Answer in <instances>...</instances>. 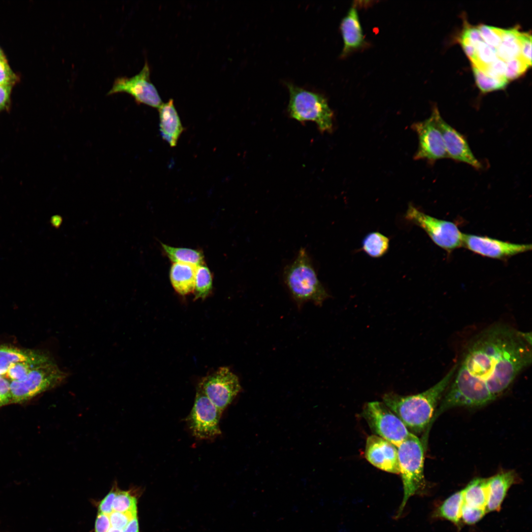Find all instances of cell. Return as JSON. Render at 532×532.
I'll use <instances>...</instances> for the list:
<instances>
[{
	"instance_id": "cell-1",
	"label": "cell",
	"mask_w": 532,
	"mask_h": 532,
	"mask_svg": "<svg viewBox=\"0 0 532 532\" xmlns=\"http://www.w3.org/2000/svg\"><path fill=\"white\" fill-rule=\"evenodd\" d=\"M532 351L531 332L503 325L480 332L466 347L434 417L453 407L495 399L531 364Z\"/></svg>"
},
{
	"instance_id": "cell-2",
	"label": "cell",
	"mask_w": 532,
	"mask_h": 532,
	"mask_svg": "<svg viewBox=\"0 0 532 532\" xmlns=\"http://www.w3.org/2000/svg\"><path fill=\"white\" fill-rule=\"evenodd\" d=\"M457 367L455 364L439 381L421 393L401 396L390 392L383 395V402L407 429L421 432L429 426L437 403L449 387Z\"/></svg>"
},
{
	"instance_id": "cell-3",
	"label": "cell",
	"mask_w": 532,
	"mask_h": 532,
	"mask_svg": "<svg viewBox=\"0 0 532 532\" xmlns=\"http://www.w3.org/2000/svg\"><path fill=\"white\" fill-rule=\"evenodd\" d=\"M283 280L299 306L307 301L321 305L329 295L318 278L305 249L301 248L294 261L283 270Z\"/></svg>"
},
{
	"instance_id": "cell-4",
	"label": "cell",
	"mask_w": 532,
	"mask_h": 532,
	"mask_svg": "<svg viewBox=\"0 0 532 532\" xmlns=\"http://www.w3.org/2000/svg\"><path fill=\"white\" fill-rule=\"evenodd\" d=\"M398 453L403 488V497L396 515L399 518L408 499L418 494L426 486L424 475V449L419 438L411 433L398 447Z\"/></svg>"
},
{
	"instance_id": "cell-5",
	"label": "cell",
	"mask_w": 532,
	"mask_h": 532,
	"mask_svg": "<svg viewBox=\"0 0 532 532\" xmlns=\"http://www.w3.org/2000/svg\"><path fill=\"white\" fill-rule=\"evenodd\" d=\"M287 87L290 94L288 110L291 117L299 122H314L321 132H331L333 114L326 98L291 83H288Z\"/></svg>"
},
{
	"instance_id": "cell-6",
	"label": "cell",
	"mask_w": 532,
	"mask_h": 532,
	"mask_svg": "<svg viewBox=\"0 0 532 532\" xmlns=\"http://www.w3.org/2000/svg\"><path fill=\"white\" fill-rule=\"evenodd\" d=\"M404 217L407 221L422 228L436 245L448 252L463 245L464 233L452 222L425 214L411 203Z\"/></svg>"
},
{
	"instance_id": "cell-7",
	"label": "cell",
	"mask_w": 532,
	"mask_h": 532,
	"mask_svg": "<svg viewBox=\"0 0 532 532\" xmlns=\"http://www.w3.org/2000/svg\"><path fill=\"white\" fill-rule=\"evenodd\" d=\"M362 415L371 430L398 447L411 434L399 418L383 402L366 403Z\"/></svg>"
},
{
	"instance_id": "cell-8",
	"label": "cell",
	"mask_w": 532,
	"mask_h": 532,
	"mask_svg": "<svg viewBox=\"0 0 532 532\" xmlns=\"http://www.w3.org/2000/svg\"><path fill=\"white\" fill-rule=\"evenodd\" d=\"M67 376L53 361L38 366L32 370L24 380L11 382L12 401L27 400L61 384Z\"/></svg>"
},
{
	"instance_id": "cell-9",
	"label": "cell",
	"mask_w": 532,
	"mask_h": 532,
	"mask_svg": "<svg viewBox=\"0 0 532 532\" xmlns=\"http://www.w3.org/2000/svg\"><path fill=\"white\" fill-rule=\"evenodd\" d=\"M222 413L198 386L194 405L186 422L197 439H213L221 434L219 422Z\"/></svg>"
},
{
	"instance_id": "cell-10",
	"label": "cell",
	"mask_w": 532,
	"mask_h": 532,
	"mask_svg": "<svg viewBox=\"0 0 532 532\" xmlns=\"http://www.w3.org/2000/svg\"><path fill=\"white\" fill-rule=\"evenodd\" d=\"M198 386L222 412L232 402L241 390L237 376L227 367L203 378Z\"/></svg>"
},
{
	"instance_id": "cell-11",
	"label": "cell",
	"mask_w": 532,
	"mask_h": 532,
	"mask_svg": "<svg viewBox=\"0 0 532 532\" xmlns=\"http://www.w3.org/2000/svg\"><path fill=\"white\" fill-rule=\"evenodd\" d=\"M150 67L146 61L138 74L131 77L121 76L116 78L107 95L126 93L138 103L159 108L162 101L156 88L150 81Z\"/></svg>"
},
{
	"instance_id": "cell-12",
	"label": "cell",
	"mask_w": 532,
	"mask_h": 532,
	"mask_svg": "<svg viewBox=\"0 0 532 532\" xmlns=\"http://www.w3.org/2000/svg\"><path fill=\"white\" fill-rule=\"evenodd\" d=\"M411 128L417 134L418 147L414 158L431 163L448 158L441 131L437 125L433 109L428 119L414 123Z\"/></svg>"
},
{
	"instance_id": "cell-13",
	"label": "cell",
	"mask_w": 532,
	"mask_h": 532,
	"mask_svg": "<svg viewBox=\"0 0 532 532\" xmlns=\"http://www.w3.org/2000/svg\"><path fill=\"white\" fill-rule=\"evenodd\" d=\"M463 245L481 256L504 259L531 250V244H516L485 236L463 234Z\"/></svg>"
},
{
	"instance_id": "cell-14",
	"label": "cell",
	"mask_w": 532,
	"mask_h": 532,
	"mask_svg": "<svg viewBox=\"0 0 532 532\" xmlns=\"http://www.w3.org/2000/svg\"><path fill=\"white\" fill-rule=\"evenodd\" d=\"M433 109L443 136L448 158L466 164L477 169L482 168L481 163L472 153L465 137L442 118L436 107Z\"/></svg>"
},
{
	"instance_id": "cell-15",
	"label": "cell",
	"mask_w": 532,
	"mask_h": 532,
	"mask_svg": "<svg viewBox=\"0 0 532 532\" xmlns=\"http://www.w3.org/2000/svg\"><path fill=\"white\" fill-rule=\"evenodd\" d=\"M365 457L372 465L387 472L399 474L397 447L376 435L366 441Z\"/></svg>"
},
{
	"instance_id": "cell-16",
	"label": "cell",
	"mask_w": 532,
	"mask_h": 532,
	"mask_svg": "<svg viewBox=\"0 0 532 532\" xmlns=\"http://www.w3.org/2000/svg\"><path fill=\"white\" fill-rule=\"evenodd\" d=\"M340 30L343 42L341 53L342 57L362 48L366 45V42L359 14L355 6L350 8L343 17L340 23Z\"/></svg>"
},
{
	"instance_id": "cell-17",
	"label": "cell",
	"mask_w": 532,
	"mask_h": 532,
	"mask_svg": "<svg viewBox=\"0 0 532 532\" xmlns=\"http://www.w3.org/2000/svg\"><path fill=\"white\" fill-rule=\"evenodd\" d=\"M158 108L161 135L170 146H175L183 128L173 100H169L166 102L162 103Z\"/></svg>"
},
{
	"instance_id": "cell-18",
	"label": "cell",
	"mask_w": 532,
	"mask_h": 532,
	"mask_svg": "<svg viewBox=\"0 0 532 532\" xmlns=\"http://www.w3.org/2000/svg\"><path fill=\"white\" fill-rule=\"evenodd\" d=\"M516 481V475L512 470L499 473L488 478L487 512L500 510L507 491Z\"/></svg>"
},
{
	"instance_id": "cell-19",
	"label": "cell",
	"mask_w": 532,
	"mask_h": 532,
	"mask_svg": "<svg viewBox=\"0 0 532 532\" xmlns=\"http://www.w3.org/2000/svg\"><path fill=\"white\" fill-rule=\"evenodd\" d=\"M51 361L48 355L40 352L0 347V376L5 375L9 367L15 363L29 362L45 364Z\"/></svg>"
},
{
	"instance_id": "cell-20",
	"label": "cell",
	"mask_w": 532,
	"mask_h": 532,
	"mask_svg": "<svg viewBox=\"0 0 532 532\" xmlns=\"http://www.w3.org/2000/svg\"><path fill=\"white\" fill-rule=\"evenodd\" d=\"M197 266L174 263L170 270V279L174 290L181 295L193 293Z\"/></svg>"
},
{
	"instance_id": "cell-21",
	"label": "cell",
	"mask_w": 532,
	"mask_h": 532,
	"mask_svg": "<svg viewBox=\"0 0 532 532\" xmlns=\"http://www.w3.org/2000/svg\"><path fill=\"white\" fill-rule=\"evenodd\" d=\"M464 503L463 489L445 500L433 512L432 517L448 520L457 527L460 526L461 510Z\"/></svg>"
},
{
	"instance_id": "cell-22",
	"label": "cell",
	"mask_w": 532,
	"mask_h": 532,
	"mask_svg": "<svg viewBox=\"0 0 532 532\" xmlns=\"http://www.w3.org/2000/svg\"><path fill=\"white\" fill-rule=\"evenodd\" d=\"M464 503L468 506L486 510L488 497V478H477L463 489Z\"/></svg>"
},
{
	"instance_id": "cell-23",
	"label": "cell",
	"mask_w": 532,
	"mask_h": 532,
	"mask_svg": "<svg viewBox=\"0 0 532 532\" xmlns=\"http://www.w3.org/2000/svg\"><path fill=\"white\" fill-rule=\"evenodd\" d=\"M519 32L516 28L503 29L501 42L496 48L498 58L506 62L521 57Z\"/></svg>"
},
{
	"instance_id": "cell-24",
	"label": "cell",
	"mask_w": 532,
	"mask_h": 532,
	"mask_svg": "<svg viewBox=\"0 0 532 532\" xmlns=\"http://www.w3.org/2000/svg\"><path fill=\"white\" fill-rule=\"evenodd\" d=\"M168 258L174 263H182L199 266L204 265V256L201 251L186 248L175 247L161 243Z\"/></svg>"
},
{
	"instance_id": "cell-25",
	"label": "cell",
	"mask_w": 532,
	"mask_h": 532,
	"mask_svg": "<svg viewBox=\"0 0 532 532\" xmlns=\"http://www.w3.org/2000/svg\"><path fill=\"white\" fill-rule=\"evenodd\" d=\"M390 239L378 232L367 234L363 238L362 249L367 255L373 258H379L389 250Z\"/></svg>"
},
{
	"instance_id": "cell-26",
	"label": "cell",
	"mask_w": 532,
	"mask_h": 532,
	"mask_svg": "<svg viewBox=\"0 0 532 532\" xmlns=\"http://www.w3.org/2000/svg\"><path fill=\"white\" fill-rule=\"evenodd\" d=\"M212 289V275L204 265L197 266L193 293L194 299H204L209 296Z\"/></svg>"
},
{
	"instance_id": "cell-27",
	"label": "cell",
	"mask_w": 532,
	"mask_h": 532,
	"mask_svg": "<svg viewBox=\"0 0 532 532\" xmlns=\"http://www.w3.org/2000/svg\"><path fill=\"white\" fill-rule=\"evenodd\" d=\"M136 493L135 489L124 491L118 488L113 503V511L120 512L137 511Z\"/></svg>"
},
{
	"instance_id": "cell-28",
	"label": "cell",
	"mask_w": 532,
	"mask_h": 532,
	"mask_svg": "<svg viewBox=\"0 0 532 532\" xmlns=\"http://www.w3.org/2000/svg\"><path fill=\"white\" fill-rule=\"evenodd\" d=\"M472 71L476 84L483 93L501 89L508 82L506 79L492 77L474 66H472Z\"/></svg>"
},
{
	"instance_id": "cell-29",
	"label": "cell",
	"mask_w": 532,
	"mask_h": 532,
	"mask_svg": "<svg viewBox=\"0 0 532 532\" xmlns=\"http://www.w3.org/2000/svg\"><path fill=\"white\" fill-rule=\"evenodd\" d=\"M475 58L471 63L474 66L483 70L489 64L497 58L496 48L485 42L478 43L476 46Z\"/></svg>"
},
{
	"instance_id": "cell-30",
	"label": "cell",
	"mask_w": 532,
	"mask_h": 532,
	"mask_svg": "<svg viewBox=\"0 0 532 532\" xmlns=\"http://www.w3.org/2000/svg\"><path fill=\"white\" fill-rule=\"evenodd\" d=\"M45 364L29 362L15 363L9 367L5 374L12 381H22L32 370Z\"/></svg>"
},
{
	"instance_id": "cell-31",
	"label": "cell",
	"mask_w": 532,
	"mask_h": 532,
	"mask_svg": "<svg viewBox=\"0 0 532 532\" xmlns=\"http://www.w3.org/2000/svg\"><path fill=\"white\" fill-rule=\"evenodd\" d=\"M477 28L485 43L496 48L499 45L504 29L484 24H480Z\"/></svg>"
},
{
	"instance_id": "cell-32",
	"label": "cell",
	"mask_w": 532,
	"mask_h": 532,
	"mask_svg": "<svg viewBox=\"0 0 532 532\" xmlns=\"http://www.w3.org/2000/svg\"><path fill=\"white\" fill-rule=\"evenodd\" d=\"M505 62V77L508 81L518 78L530 66L521 57L513 58Z\"/></svg>"
},
{
	"instance_id": "cell-33",
	"label": "cell",
	"mask_w": 532,
	"mask_h": 532,
	"mask_svg": "<svg viewBox=\"0 0 532 532\" xmlns=\"http://www.w3.org/2000/svg\"><path fill=\"white\" fill-rule=\"evenodd\" d=\"M18 77L9 66L5 56L0 57V85L12 87Z\"/></svg>"
},
{
	"instance_id": "cell-34",
	"label": "cell",
	"mask_w": 532,
	"mask_h": 532,
	"mask_svg": "<svg viewBox=\"0 0 532 532\" xmlns=\"http://www.w3.org/2000/svg\"><path fill=\"white\" fill-rule=\"evenodd\" d=\"M487 513L483 508L473 507L463 503L461 510V520L468 525L474 524Z\"/></svg>"
},
{
	"instance_id": "cell-35",
	"label": "cell",
	"mask_w": 532,
	"mask_h": 532,
	"mask_svg": "<svg viewBox=\"0 0 532 532\" xmlns=\"http://www.w3.org/2000/svg\"><path fill=\"white\" fill-rule=\"evenodd\" d=\"M136 516H137V510L128 512L113 511L108 515L111 527L121 530H123L128 523Z\"/></svg>"
},
{
	"instance_id": "cell-36",
	"label": "cell",
	"mask_w": 532,
	"mask_h": 532,
	"mask_svg": "<svg viewBox=\"0 0 532 532\" xmlns=\"http://www.w3.org/2000/svg\"><path fill=\"white\" fill-rule=\"evenodd\" d=\"M459 41L470 43L475 46L480 42H484L477 27L470 26L467 23L465 24Z\"/></svg>"
},
{
	"instance_id": "cell-37",
	"label": "cell",
	"mask_w": 532,
	"mask_h": 532,
	"mask_svg": "<svg viewBox=\"0 0 532 532\" xmlns=\"http://www.w3.org/2000/svg\"><path fill=\"white\" fill-rule=\"evenodd\" d=\"M519 38L521 44V57L530 66L532 63V36L528 32L520 31Z\"/></svg>"
},
{
	"instance_id": "cell-38",
	"label": "cell",
	"mask_w": 532,
	"mask_h": 532,
	"mask_svg": "<svg viewBox=\"0 0 532 532\" xmlns=\"http://www.w3.org/2000/svg\"><path fill=\"white\" fill-rule=\"evenodd\" d=\"M505 70L506 62L498 57L481 71L495 78L506 79L505 77Z\"/></svg>"
},
{
	"instance_id": "cell-39",
	"label": "cell",
	"mask_w": 532,
	"mask_h": 532,
	"mask_svg": "<svg viewBox=\"0 0 532 532\" xmlns=\"http://www.w3.org/2000/svg\"><path fill=\"white\" fill-rule=\"evenodd\" d=\"M117 488V484H114L111 490L99 502L98 512L108 515L113 511V503Z\"/></svg>"
},
{
	"instance_id": "cell-40",
	"label": "cell",
	"mask_w": 532,
	"mask_h": 532,
	"mask_svg": "<svg viewBox=\"0 0 532 532\" xmlns=\"http://www.w3.org/2000/svg\"><path fill=\"white\" fill-rule=\"evenodd\" d=\"M10 401H12L10 383L0 376V406L7 404Z\"/></svg>"
},
{
	"instance_id": "cell-41",
	"label": "cell",
	"mask_w": 532,
	"mask_h": 532,
	"mask_svg": "<svg viewBox=\"0 0 532 532\" xmlns=\"http://www.w3.org/2000/svg\"><path fill=\"white\" fill-rule=\"evenodd\" d=\"M12 87L0 85V113L8 110L10 108Z\"/></svg>"
},
{
	"instance_id": "cell-42",
	"label": "cell",
	"mask_w": 532,
	"mask_h": 532,
	"mask_svg": "<svg viewBox=\"0 0 532 532\" xmlns=\"http://www.w3.org/2000/svg\"><path fill=\"white\" fill-rule=\"evenodd\" d=\"M111 527L108 515L98 512L95 524V532H107Z\"/></svg>"
},
{
	"instance_id": "cell-43",
	"label": "cell",
	"mask_w": 532,
	"mask_h": 532,
	"mask_svg": "<svg viewBox=\"0 0 532 532\" xmlns=\"http://www.w3.org/2000/svg\"><path fill=\"white\" fill-rule=\"evenodd\" d=\"M122 532H139L137 516L133 518L123 530Z\"/></svg>"
},
{
	"instance_id": "cell-44",
	"label": "cell",
	"mask_w": 532,
	"mask_h": 532,
	"mask_svg": "<svg viewBox=\"0 0 532 532\" xmlns=\"http://www.w3.org/2000/svg\"><path fill=\"white\" fill-rule=\"evenodd\" d=\"M51 222L55 227H59L62 223V218L59 215H55L51 218Z\"/></svg>"
},
{
	"instance_id": "cell-45",
	"label": "cell",
	"mask_w": 532,
	"mask_h": 532,
	"mask_svg": "<svg viewBox=\"0 0 532 532\" xmlns=\"http://www.w3.org/2000/svg\"><path fill=\"white\" fill-rule=\"evenodd\" d=\"M123 530L111 527L107 532H122Z\"/></svg>"
},
{
	"instance_id": "cell-46",
	"label": "cell",
	"mask_w": 532,
	"mask_h": 532,
	"mask_svg": "<svg viewBox=\"0 0 532 532\" xmlns=\"http://www.w3.org/2000/svg\"><path fill=\"white\" fill-rule=\"evenodd\" d=\"M2 56H4V54L3 53L2 50H1V49L0 47V57Z\"/></svg>"
}]
</instances>
